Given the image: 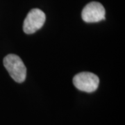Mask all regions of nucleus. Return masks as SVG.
I'll use <instances>...</instances> for the list:
<instances>
[{"label":"nucleus","mask_w":125,"mask_h":125,"mask_svg":"<svg viewBox=\"0 0 125 125\" xmlns=\"http://www.w3.org/2000/svg\"><path fill=\"white\" fill-rule=\"evenodd\" d=\"M4 65L10 76L18 83H22L27 76V68L18 56L9 54L4 59Z\"/></svg>","instance_id":"1"},{"label":"nucleus","mask_w":125,"mask_h":125,"mask_svg":"<svg viewBox=\"0 0 125 125\" xmlns=\"http://www.w3.org/2000/svg\"><path fill=\"white\" fill-rule=\"evenodd\" d=\"M98 76L91 72H81L73 78V83L78 90L85 93H93L97 89Z\"/></svg>","instance_id":"2"},{"label":"nucleus","mask_w":125,"mask_h":125,"mask_svg":"<svg viewBox=\"0 0 125 125\" xmlns=\"http://www.w3.org/2000/svg\"><path fill=\"white\" fill-rule=\"evenodd\" d=\"M46 16L43 11L38 9H33L27 14L24 21L23 30L27 34H32L41 29L44 25Z\"/></svg>","instance_id":"3"},{"label":"nucleus","mask_w":125,"mask_h":125,"mask_svg":"<svg viewBox=\"0 0 125 125\" xmlns=\"http://www.w3.org/2000/svg\"><path fill=\"white\" fill-rule=\"evenodd\" d=\"M106 11L102 4L92 1L83 8L81 16L85 22H98L105 19Z\"/></svg>","instance_id":"4"}]
</instances>
